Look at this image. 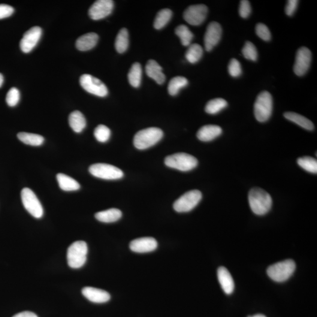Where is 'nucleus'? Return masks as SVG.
<instances>
[{
    "mask_svg": "<svg viewBox=\"0 0 317 317\" xmlns=\"http://www.w3.org/2000/svg\"><path fill=\"white\" fill-rule=\"evenodd\" d=\"M202 198V194L199 190H190L174 202L173 209L179 213L188 212L198 206Z\"/></svg>",
    "mask_w": 317,
    "mask_h": 317,
    "instance_id": "nucleus-7",
    "label": "nucleus"
},
{
    "mask_svg": "<svg viewBox=\"0 0 317 317\" xmlns=\"http://www.w3.org/2000/svg\"><path fill=\"white\" fill-rule=\"evenodd\" d=\"M165 164L169 168L188 172L197 167L198 161L195 157L188 153H177L167 156L165 159Z\"/></svg>",
    "mask_w": 317,
    "mask_h": 317,
    "instance_id": "nucleus-5",
    "label": "nucleus"
},
{
    "mask_svg": "<svg viewBox=\"0 0 317 317\" xmlns=\"http://www.w3.org/2000/svg\"><path fill=\"white\" fill-rule=\"evenodd\" d=\"M273 98L267 91L261 92L257 98L254 113L257 120L259 122L267 121L272 114Z\"/></svg>",
    "mask_w": 317,
    "mask_h": 317,
    "instance_id": "nucleus-4",
    "label": "nucleus"
},
{
    "mask_svg": "<svg viewBox=\"0 0 317 317\" xmlns=\"http://www.w3.org/2000/svg\"><path fill=\"white\" fill-rule=\"evenodd\" d=\"M130 249L133 252L146 253L153 252L158 247V242L152 237L137 238L130 243Z\"/></svg>",
    "mask_w": 317,
    "mask_h": 317,
    "instance_id": "nucleus-16",
    "label": "nucleus"
},
{
    "mask_svg": "<svg viewBox=\"0 0 317 317\" xmlns=\"http://www.w3.org/2000/svg\"><path fill=\"white\" fill-rule=\"evenodd\" d=\"M217 278L223 290L226 294H231L234 291V282L227 268L225 267H220L217 270Z\"/></svg>",
    "mask_w": 317,
    "mask_h": 317,
    "instance_id": "nucleus-18",
    "label": "nucleus"
},
{
    "mask_svg": "<svg viewBox=\"0 0 317 317\" xmlns=\"http://www.w3.org/2000/svg\"><path fill=\"white\" fill-rule=\"evenodd\" d=\"M122 212L117 209H110L107 210L99 211L95 214V217L98 221L106 223H114L117 222L122 217Z\"/></svg>",
    "mask_w": 317,
    "mask_h": 317,
    "instance_id": "nucleus-25",
    "label": "nucleus"
},
{
    "mask_svg": "<svg viewBox=\"0 0 317 317\" xmlns=\"http://www.w3.org/2000/svg\"><path fill=\"white\" fill-rule=\"evenodd\" d=\"M24 207L31 216L40 219L44 215V209L37 196L29 188H24L21 193Z\"/></svg>",
    "mask_w": 317,
    "mask_h": 317,
    "instance_id": "nucleus-8",
    "label": "nucleus"
},
{
    "mask_svg": "<svg viewBox=\"0 0 317 317\" xmlns=\"http://www.w3.org/2000/svg\"><path fill=\"white\" fill-rule=\"evenodd\" d=\"M222 134V129L219 126L207 125L202 127L197 133L199 140L209 142L214 140Z\"/></svg>",
    "mask_w": 317,
    "mask_h": 317,
    "instance_id": "nucleus-19",
    "label": "nucleus"
},
{
    "mask_svg": "<svg viewBox=\"0 0 317 317\" xmlns=\"http://www.w3.org/2000/svg\"><path fill=\"white\" fill-rule=\"evenodd\" d=\"M20 93L19 89L16 87H12L6 96V102L10 107H13L16 106L20 101Z\"/></svg>",
    "mask_w": 317,
    "mask_h": 317,
    "instance_id": "nucleus-37",
    "label": "nucleus"
},
{
    "mask_svg": "<svg viewBox=\"0 0 317 317\" xmlns=\"http://www.w3.org/2000/svg\"><path fill=\"white\" fill-rule=\"evenodd\" d=\"M164 132L158 128H149L141 130L135 135L134 144L140 150L152 147L162 140Z\"/></svg>",
    "mask_w": 317,
    "mask_h": 317,
    "instance_id": "nucleus-2",
    "label": "nucleus"
},
{
    "mask_svg": "<svg viewBox=\"0 0 317 317\" xmlns=\"http://www.w3.org/2000/svg\"><path fill=\"white\" fill-rule=\"evenodd\" d=\"M248 317H266L263 315H261V314H258V315H254L253 316H249Z\"/></svg>",
    "mask_w": 317,
    "mask_h": 317,
    "instance_id": "nucleus-45",
    "label": "nucleus"
},
{
    "mask_svg": "<svg viewBox=\"0 0 317 317\" xmlns=\"http://www.w3.org/2000/svg\"><path fill=\"white\" fill-rule=\"evenodd\" d=\"M114 7V1L111 0H98L90 7L89 16L93 20L103 19L112 13Z\"/></svg>",
    "mask_w": 317,
    "mask_h": 317,
    "instance_id": "nucleus-13",
    "label": "nucleus"
},
{
    "mask_svg": "<svg viewBox=\"0 0 317 317\" xmlns=\"http://www.w3.org/2000/svg\"><path fill=\"white\" fill-rule=\"evenodd\" d=\"M228 70L231 77L236 78L240 76L242 69L240 63L236 59H232L229 63Z\"/></svg>",
    "mask_w": 317,
    "mask_h": 317,
    "instance_id": "nucleus-39",
    "label": "nucleus"
},
{
    "mask_svg": "<svg viewBox=\"0 0 317 317\" xmlns=\"http://www.w3.org/2000/svg\"><path fill=\"white\" fill-rule=\"evenodd\" d=\"M203 53V48L200 45L198 44L190 45L186 53V58L190 63H195L201 59Z\"/></svg>",
    "mask_w": 317,
    "mask_h": 317,
    "instance_id": "nucleus-30",
    "label": "nucleus"
},
{
    "mask_svg": "<svg viewBox=\"0 0 317 317\" xmlns=\"http://www.w3.org/2000/svg\"><path fill=\"white\" fill-rule=\"evenodd\" d=\"M249 203L253 212L257 215H265L272 207L273 200L269 193L264 190L255 188L249 193Z\"/></svg>",
    "mask_w": 317,
    "mask_h": 317,
    "instance_id": "nucleus-1",
    "label": "nucleus"
},
{
    "mask_svg": "<svg viewBox=\"0 0 317 317\" xmlns=\"http://www.w3.org/2000/svg\"><path fill=\"white\" fill-rule=\"evenodd\" d=\"M228 102L222 98H216L208 102L205 107L207 114L214 115L218 114L223 109L228 107Z\"/></svg>",
    "mask_w": 317,
    "mask_h": 317,
    "instance_id": "nucleus-31",
    "label": "nucleus"
},
{
    "mask_svg": "<svg viewBox=\"0 0 317 317\" xmlns=\"http://www.w3.org/2000/svg\"><path fill=\"white\" fill-rule=\"evenodd\" d=\"M14 9L10 5L0 4V20L9 17L14 13Z\"/></svg>",
    "mask_w": 317,
    "mask_h": 317,
    "instance_id": "nucleus-41",
    "label": "nucleus"
},
{
    "mask_svg": "<svg viewBox=\"0 0 317 317\" xmlns=\"http://www.w3.org/2000/svg\"><path fill=\"white\" fill-rule=\"evenodd\" d=\"M146 72L148 77L161 85L165 83L166 77L162 72V68L155 60L150 59L146 65Z\"/></svg>",
    "mask_w": 317,
    "mask_h": 317,
    "instance_id": "nucleus-20",
    "label": "nucleus"
},
{
    "mask_svg": "<svg viewBox=\"0 0 317 317\" xmlns=\"http://www.w3.org/2000/svg\"><path fill=\"white\" fill-rule=\"evenodd\" d=\"M188 85V81L183 77H176L172 78L169 82L168 90L169 94L175 96L179 92L180 89L185 87Z\"/></svg>",
    "mask_w": 317,
    "mask_h": 317,
    "instance_id": "nucleus-29",
    "label": "nucleus"
},
{
    "mask_svg": "<svg viewBox=\"0 0 317 317\" xmlns=\"http://www.w3.org/2000/svg\"><path fill=\"white\" fill-rule=\"evenodd\" d=\"M284 116L289 121L294 122L302 128L308 130V131H313L315 129V125L307 117L301 115L292 113V112H288L284 114Z\"/></svg>",
    "mask_w": 317,
    "mask_h": 317,
    "instance_id": "nucleus-24",
    "label": "nucleus"
},
{
    "mask_svg": "<svg viewBox=\"0 0 317 317\" xmlns=\"http://www.w3.org/2000/svg\"><path fill=\"white\" fill-rule=\"evenodd\" d=\"M296 268L292 259H286L270 265L267 268V273L271 280L278 283L285 282L294 273Z\"/></svg>",
    "mask_w": 317,
    "mask_h": 317,
    "instance_id": "nucleus-3",
    "label": "nucleus"
},
{
    "mask_svg": "<svg viewBox=\"0 0 317 317\" xmlns=\"http://www.w3.org/2000/svg\"><path fill=\"white\" fill-rule=\"evenodd\" d=\"M298 4L297 0H289L286 7V13L288 16H292L296 10H297Z\"/></svg>",
    "mask_w": 317,
    "mask_h": 317,
    "instance_id": "nucleus-42",
    "label": "nucleus"
},
{
    "mask_svg": "<svg viewBox=\"0 0 317 317\" xmlns=\"http://www.w3.org/2000/svg\"><path fill=\"white\" fill-rule=\"evenodd\" d=\"M129 33L126 29H122L120 30L117 34L115 40L116 50L119 54L125 53L129 47Z\"/></svg>",
    "mask_w": 317,
    "mask_h": 317,
    "instance_id": "nucleus-27",
    "label": "nucleus"
},
{
    "mask_svg": "<svg viewBox=\"0 0 317 317\" xmlns=\"http://www.w3.org/2000/svg\"><path fill=\"white\" fill-rule=\"evenodd\" d=\"M98 34L94 32L87 33L81 36L76 41V47L81 51H86L92 49L96 46L98 41Z\"/></svg>",
    "mask_w": 317,
    "mask_h": 317,
    "instance_id": "nucleus-21",
    "label": "nucleus"
},
{
    "mask_svg": "<svg viewBox=\"0 0 317 317\" xmlns=\"http://www.w3.org/2000/svg\"><path fill=\"white\" fill-rule=\"evenodd\" d=\"M87 244L84 241H77L69 247L67 251V261L69 266L72 268H80L84 266L87 259Z\"/></svg>",
    "mask_w": 317,
    "mask_h": 317,
    "instance_id": "nucleus-6",
    "label": "nucleus"
},
{
    "mask_svg": "<svg viewBox=\"0 0 317 317\" xmlns=\"http://www.w3.org/2000/svg\"><path fill=\"white\" fill-rule=\"evenodd\" d=\"M297 164L301 168L310 173H317V159L310 156H304L298 158Z\"/></svg>",
    "mask_w": 317,
    "mask_h": 317,
    "instance_id": "nucleus-34",
    "label": "nucleus"
},
{
    "mask_svg": "<svg viewBox=\"0 0 317 317\" xmlns=\"http://www.w3.org/2000/svg\"><path fill=\"white\" fill-rule=\"evenodd\" d=\"M42 35V29L40 27H32L24 34L20 41V48L24 53H29L34 49L40 41Z\"/></svg>",
    "mask_w": 317,
    "mask_h": 317,
    "instance_id": "nucleus-14",
    "label": "nucleus"
},
{
    "mask_svg": "<svg viewBox=\"0 0 317 317\" xmlns=\"http://www.w3.org/2000/svg\"><path fill=\"white\" fill-rule=\"evenodd\" d=\"M69 124L75 132L81 133L86 128V121L84 115L79 111H75L69 115Z\"/></svg>",
    "mask_w": 317,
    "mask_h": 317,
    "instance_id": "nucleus-22",
    "label": "nucleus"
},
{
    "mask_svg": "<svg viewBox=\"0 0 317 317\" xmlns=\"http://www.w3.org/2000/svg\"><path fill=\"white\" fill-rule=\"evenodd\" d=\"M19 140L24 144L33 146H39L43 144L44 138L38 134L31 133L20 132L17 135Z\"/></svg>",
    "mask_w": 317,
    "mask_h": 317,
    "instance_id": "nucleus-26",
    "label": "nucleus"
},
{
    "mask_svg": "<svg viewBox=\"0 0 317 317\" xmlns=\"http://www.w3.org/2000/svg\"><path fill=\"white\" fill-rule=\"evenodd\" d=\"M175 33L180 38L181 42L184 46H189L191 44L193 34L188 27L185 25L178 26L175 29Z\"/></svg>",
    "mask_w": 317,
    "mask_h": 317,
    "instance_id": "nucleus-33",
    "label": "nucleus"
},
{
    "mask_svg": "<svg viewBox=\"0 0 317 317\" xmlns=\"http://www.w3.org/2000/svg\"><path fill=\"white\" fill-rule=\"evenodd\" d=\"M80 82L83 88L91 94L99 97H105L108 95L107 86L101 80L92 75H83L80 78Z\"/></svg>",
    "mask_w": 317,
    "mask_h": 317,
    "instance_id": "nucleus-10",
    "label": "nucleus"
},
{
    "mask_svg": "<svg viewBox=\"0 0 317 317\" xmlns=\"http://www.w3.org/2000/svg\"><path fill=\"white\" fill-rule=\"evenodd\" d=\"M111 130L104 125H99L95 129L94 136L99 143H105L110 140Z\"/></svg>",
    "mask_w": 317,
    "mask_h": 317,
    "instance_id": "nucleus-35",
    "label": "nucleus"
},
{
    "mask_svg": "<svg viewBox=\"0 0 317 317\" xmlns=\"http://www.w3.org/2000/svg\"><path fill=\"white\" fill-rule=\"evenodd\" d=\"M172 16V11L168 8L163 9L157 14L154 27L156 29H161L167 25L170 21Z\"/></svg>",
    "mask_w": 317,
    "mask_h": 317,
    "instance_id": "nucleus-32",
    "label": "nucleus"
},
{
    "mask_svg": "<svg viewBox=\"0 0 317 317\" xmlns=\"http://www.w3.org/2000/svg\"><path fill=\"white\" fill-rule=\"evenodd\" d=\"M243 56L247 59L252 61H256L258 58V53L255 45L251 42L247 41L242 50Z\"/></svg>",
    "mask_w": 317,
    "mask_h": 317,
    "instance_id": "nucleus-36",
    "label": "nucleus"
},
{
    "mask_svg": "<svg viewBox=\"0 0 317 317\" xmlns=\"http://www.w3.org/2000/svg\"><path fill=\"white\" fill-rule=\"evenodd\" d=\"M252 8L250 3L247 0H242L240 1L239 7L240 16L243 19L248 18L251 13Z\"/></svg>",
    "mask_w": 317,
    "mask_h": 317,
    "instance_id": "nucleus-40",
    "label": "nucleus"
},
{
    "mask_svg": "<svg viewBox=\"0 0 317 317\" xmlns=\"http://www.w3.org/2000/svg\"><path fill=\"white\" fill-rule=\"evenodd\" d=\"M89 171L93 176L106 180L121 179L124 175L118 168L107 164H93L89 167Z\"/></svg>",
    "mask_w": 317,
    "mask_h": 317,
    "instance_id": "nucleus-9",
    "label": "nucleus"
},
{
    "mask_svg": "<svg viewBox=\"0 0 317 317\" xmlns=\"http://www.w3.org/2000/svg\"><path fill=\"white\" fill-rule=\"evenodd\" d=\"M222 34L221 26L218 23L211 22L207 26L204 42L206 51H210L218 44Z\"/></svg>",
    "mask_w": 317,
    "mask_h": 317,
    "instance_id": "nucleus-15",
    "label": "nucleus"
},
{
    "mask_svg": "<svg viewBox=\"0 0 317 317\" xmlns=\"http://www.w3.org/2000/svg\"><path fill=\"white\" fill-rule=\"evenodd\" d=\"M82 293L87 300L94 303H107L111 298V295L107 291L91 287L84 288Z\"/></svg>",
    "mask_w": 317,
    "mask_h": 317,
    "instance_id": "nucleus-17",
    "label": "nucleus"
},
{
    "mask_svg": "<svg viewBox=\"0 0 317 317\" xmlns=\"http://www.w3.org/2000/svg\"><path fill=\"white\" fill-rule=\"evenodd\" d=\"M256 32L258 37L265 41H269L271 38V32L264 24L259 23L256 27Z\"/></svg>",
    "mask_w": 317,
    "mask_h": 317,
    "instance_id": "nucleus-38",
    "label": "nucleus"
},
{
    "mask_svg": "<svg viewBox=\"0 0 317 317\" xmlns=\"http://www.w3.org/2000/svg\"><path fill=\"white\" fill-rule=\"evenodd\" d=\"M57 179L59 188L63 191H76L80 189V185L77 180L65 174L58 173L57 175Z\"/></svg>",
    "mask_w": 317,
    "mask_h": 317,
    "instance_id": "nucleus-23",
    "label": "nucleus"
},
{
    "mask_svg": "<svg viewBox=\"0 0 317 317\" xmlns=\"http://www.w3.org/2000/svg\"><path fill=\"white\" fill-rule=\"evenodd\" d=\"M3 82H4V78H3L2 75L0 74V87L2 86Z\"/></svg>",
    "mask_w": 317,
    "mask_h": 317,
    "instance_id": "nucleus-44",
    "label": "nucleus"
},
{
    "mask_svg": "<svg viewBox=\"0 0 317 317\" xmlns=\"http://www.w3.org/2000/svg\"><path fill=\"white\" fill-rule=\"evenodd\" d=\"M13 317H38L34 313L30 312H24L17 314Z\"/></svg>",
    "mask_w": 317,
    "mask_h": 317,
    "instance_id": "nucleus-43",
    "label": "nucleus"
},
{
    "mask_svg": "<svg viewBox=\"0 0 317 317\" xmlns=\"http://www.w3.org/2000/svg\"><path fill=\"white\" fill-rule=\"evenodd\" d=\"M312 58V53L309 48L301 47L298 50L294 66V73L297 76H303L307 73L310 68Z\"/></svg>",
    "mask_w": 317,
    "mask_h": 317,
    "instance_id": "nucleus-12",
    "label": "nucleus"
},
{
    "mask_svg": "<svg viewBox=\"0 0 317 317\" xmlns=\"http://www.w3.org/2000/svg\"><path fill=\"white\" fill-rule=\"evenodd\" d=\"M141 65L140 63L136 62L132 65L130 69L128 74V80L129 84L133 87H138L140 86L142 79Z\"/></svg>",
    "mask_w": 317,
    "mask_h": 317,
    "instance_id": "nucleus-28",
    "label": "nucleus"
},
{
    "mask_svg": "<svg viewBox=\"0 0 317 317\" xmlns=\"http://www.w3.org/2000/svg\"><path fill=\"white\" fill-rule=\"evenodd\" d=\"M207 13L208 8L205 5H191L184 12L183 18L190 25L197 26L206 20Z\"/></svg>",
    "mask_w": 317,
    "mask_h": 317,
    "instance_id": "nucleus-11",
    "label": "nucleus"
}]
</instances>
